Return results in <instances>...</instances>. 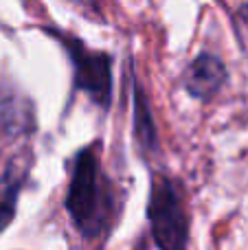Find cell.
<instances>
[{"mask_svg": "<svg viewBox=\"0 0 248 250\" xmlns=\"http://www.w3.org/2000/svg\"><path fill=\"white\" fill-rule=\"evenodd\" d=\"M66 208L83 237L95 239L103 235L112 211H110L108 182L103 180L97 151L90 147L75 156Z\"/></svg>", "mask_w": 248, "mask_h": 250, "instance_id": "cell-1", "label": "cell"}, {"mask_svg": "<svg viewBox=\"0 0 248 250\" xmlns=\"http://www.w3.org/2000/svg\"><path fill=\"white\" fill-rule=\"evenodd\" d=\"M147 213L158 246L176 250L187 244V215L178 198V191L167 178L158 176L154 180Z\"/></svg>", "mask_w": 248, "mask_h": 250, "instance_id": "cell-2", "label": "cell"}, {"mask_svg": "<svg viewBox=\"0 0 248 250\" xmlns=\"http://www.w3.org/2000/svg\"><path fill=\"white\" fill-rule=\"evenodd\" d=\"M75 64V86L86 90L99 105L110 104V55L92 53L77 38L57 33Z\"/></svg>", "mask_w": 248, "mask_h": 250, "instance_id": "cell-3", "label": "cell"}, {"mask_svg": "<svg viewBox=\"0 0 248 250\" xmlns=\"http://www.w3.org/2000/svg\"><path fill=\"white\" fill-rule=\"evenodd\" d=\"M227 82V70L220 60L211 55H200L185 75V86L198 99H211Z\"/></svg>", "mask_w": 248, "mask_h": 250, "instance_id": "cell-4", "label": "cell"}, {"mask_svg": "<svg viewBox=\"0 0 248 250\" xmlns=\"http://www.w3.org/2000/svg\"><path fill=\"white\" fill-rule=\"evenodd\" d=\"M20 182V176H0V233L11 224L16 215V195Z\"/></svg>", "mask_w": 248, "mask_h": 250, "instance_id": "cell-5", "label": "cell"}, {"mask_svg": "<svg viewBox=\"0 0 248 250\" xmlns=\"http://www.w3.org/2000/svg\"><path fill=\"white\" fill-rule=\"evenodd\" d=\"M244 16H246V18H248V7H246V9H244Z\"/></svg>", "mask_w": 248, "mask_h": 250, "instance_id": "cell-6", "label": "cell"}]
</instances>
